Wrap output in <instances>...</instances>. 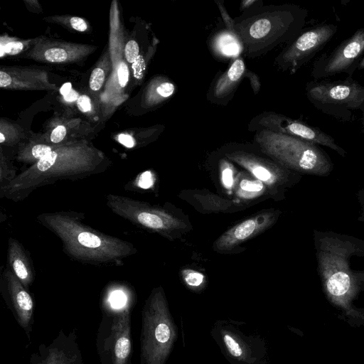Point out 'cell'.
Listing matches in <instances>:
<instances>
[{
	"label": "cell",
	"mask_w": 364,
	"mask_h": 364,
	"mask_svg": "<svg viewBox=\"0 0 364 364\" xmlns=\"http://www.w3.org/2000/svg\"><path fill=\"white\" fill-rule=\"evenodd\" d=\"M258 3H259V1H258L257 0L242 1L240 4V11H242L243 12L247 9H251L254 6L257 5Z\"/></svg>",
	"instance_id": "f35d334b"
},
{
	"label": "cell",
	"mask_w": 364,
	"mask_h": 364,
	"mask_svg": "<svg viewBox=\"0 0 364 364\" xmlns=\"http://www.w3.org/2000/svg\"><path fill=\"white\" fill-rule=\"evenodd\" d=\"M111 164L103 151L85 139L62 144L18 173L9 184L0 187V197L18 203L39 188L102 173Z\"/></svg>",
	"instance_id": "6da1fadb"
},
{
	"label": "cell",
	"mask_w": 364,
	"mask_h": 364,
	"mask_svg": "<svg viewBox=\"0 0 364 364\" xmlns=\"http://www.w3.org/2000/svg\"><path fill=\"white\" fill-rule=\"evenodd\" d=\"M105 200L114 214L147 231L169 236L185 227L181 220L160 206L112 193L106 195Z\"/></svg>",
	"instance_id": "30bf717a"
},
{
	"label": "cell",
	"mask_w": 364,
	"mask_h": 364,
	"mask_svg": "<svg viewBox=\"0 0 364 364\" xmlns=\"http://www.w3.org/2000/svg\"><path fill=\"white\" fill-rule=\"evenodd\" d=\"M336 31V26L328 23L302 32L276 57V67L290 73H295L331 41Z\"/></svg>",
	"instance_id": "4fadbf2b"
},
{
	"label": "cell",
	"mask_w": 364,
	"mask_h": 364,
	"mask_svg": "<svg viewBox=\"0 0 364 364\" xmlns=\"http://www.w3.org/2000/svg\"><path fill=\"white\" fill-rule=\"evenodd\" d=\"M58 145L49 144L30 139L28 141L22 142L18 145L16 159L19 163L31 166L50 153Z\"/></svg>",
	"instance_id": "603a6c76"
},
{
	"label": "cell",
	"mask_w": 364,
	"mask_h": 364,
	"mask_svg": "<svg viewBox=\"0 0 364 364\" xmlns=\"http://www.w3.org/2000/svg\"><path fill=\"white\" fill-rule=\"evenodd\" d=\"M176 92V85L167 77L154 80L146 92V102L150 107L161 103L170 98Z\"/></svg>",
	"instance_id": "cb8c5ba5"
},
{
	"label": "cell",
	"mask_w": 364,
	"mask_h": 364,
	"mask_svg": "<svg viewBox=\"0 0 364 364\" xmlns=\"http://www.w3.org/2000/svg\"><path fill=\"white\" fill-rule=\"evenodd\" d=\"M6 266L13 272L24 287L29 290L35 280L32 260L23 245L16 239H8Z\"/></svg>",
	"instance_id": "44dd1931"
},
{
	"label": "cell",
	"mask_w": 364,
	"mask_h": 364,
	"mask_svg": "<svg viewBox=\"0 0 364 364\" xmlns=\"http://www.w3.org/2000/svg\"><path fill=\"white\" fill-rule=\"evenodd\" d=\"M0 292L7 308L30 341L34 323L35 302L29 291L7 266L0 275Z\"/></svg>",
	"instance_id": "5bb4252c"
},
{
	"label": "cell",
	"mask_w": 364,
	"mask_h": 364,
	"mask_svg": "<svg viewBox=\"0 0 364 364\" xmlns=\"http://www.w3.org/2000/svg\"><path fill=\"white\" fill-rule=\"evenodd\" d=\"M364 55V28L357 30L329 55H323L315 63L312 75L326 77L353 72Z\"/></svg>",
	"instance_id": "9a60e30c"
},
{
	"label": "cell",
	"mask_w": 364,
	"mask_h": 364,
	"mask_svg": "<svg viewBox=\"0 0 364 364\" xmlns=\"http://www.w3.org/2000/svg\"><path fill=\"white\" fill-rule=\"evenodd\" d=\"M222 182L226 188H230L233 185V171L232 166L226 161L222 164Z\"/></svg>",
	"instance_id": "4dcf8cb0"
},
{
	"label": "cell",
	"mask_w": 364,
	"mask_h": 364,
	"mask_svg": "<svg viewBox=\"0 0 364 364\" xmlns=\"http://www.w3.org/2000/svg\"><path fill=\"white\" fill-rule=\"evenodd\" d=\"M97 47L93 45L70 43L46 37L36 40L24 58L48 64L80 63L93 53Z\"/></svg>",
	"instance_id": "2e32d148"
},
{
	"label": "cell",
	"mask_w": 364,
	"mask_h": 364,
	"mask_svg": "<svg viewBox=\"0 0 364 364\" xmlns=\"http://www.w3.org/2000/svg\"><path fill=\"white\" fill-rule=\"evenodd\" d=\"M48 72L38 66H1L0 87L6 90L57 91Z\"/></svg>",
	"instance_id": "ac0fdd59"
},
{
	"label": "cell",
	"mask_w": 364,
	"mask_h": 364,
	"mask_svg": "<svg viewBox=\"0 0 364 364\" xmlns=\"http://www.w3.org/2000/svg\"><path fill=\"white\" fill-rule=\"evenodd\" d=\"M139 47L134 40L129 41L124 46V56L129 63H134L138 59Z\"/></svg>",
	"instance_id": "f546056e"
},
{
	"label": "cell",
	"mask_w": 364,
	"mask_h": 364,
	"mask_svg": "<svg viewBox=\"0 0 364 364\" xmlns=\"http://www.w3.org/2000/svg\"><path fill=\"white\" fill-rule=\"evenodd\" d=\"M309 100L318 109L348 120L352 112L364 109V86L352 79L338 82H311L306 85Z\"/></svg>",
	"instance_id": "9c48e42d"
},
{
	"label": "cell",
	"mask_w": 364,
	"mask_h": 364,
	"mask_svg": "<svg viewBox=\"0 0 364 364\" xmlns=\"http://www.w3.org/2000/svg\"><path fill=\"white\" fill-rule=\"evenodd\" d=\"M178 329L161 287L152 289L141 310L140 363L166 364Z\"/></svg>",
	"instance_id": "8992f818"
},
{
	"label": "cell",
	"mask_w": 364,
	"mask_h": 364,
	"mask_svg": "<svg viewBox=\"0 0 364 364\" xmlns=\"http://www.w3.org/2000/svg\"><path fill=\"white\" fill-rule=\"evenodd\" d=\"M245 72L244 60L240 56L225 72L218 74L213 80L208 90V100L211 103L226 105L232 98Z\"/></svg>",
	"instance_id": "ffe728a7"
},
{
	"label": "cell",
	"mask_w": 364,
	"mask_h": 364,
	"mask_svg": "<svg viewBox=\"0 0 364 364\" xmlns=\"http://www.w3.org/2000/svg\"><path fill=\"white\" fill-rule=\"evenodd\" d=\"M210 334L230 364H267V341L249 328L243 321L230 318L217 320Z\"/></svg>",
	"instance_id": "52a82bcc"
},
{
	"label": "cell",
	"mask_w": 364,
	"mask_h": 364,
	"mask_svg": "<svg viewBox=\"0 0 364 364\" xmlns=\"http://www.w3.org/2000/svg\"><path fill=\"white\" fill-rule=\"evenodd\" d=\"M80 96V94L76 90H75L74 89H72L71 91L68 94L63 96V97L65 102H76Z\"/></svg>",
	"instance_id": "8d00e7d4"
},
{
	"label": "cell",
	"mask_w": 364,
	"mask_h": 364,
	"mask_svg": "<svg viewBox=\"0 0 364 364\" xmlns=\"http://www.w3.org/2000/svg\"><path fill=\"white\" fill-rule=\"evenodd\" d=\"M131 307L103 309L95 341L101 364H132Z\"/></svg>",
	"instance_id": "ba28073f"
},
{
	"label": "cell",
	"mask_w": 364,
	"mask_h": 364,
	"mask_svg": "<svg viewBox=\"0 0 364 364\" xmlns=\"http://www.w3.org/2000/svg\"><path fill=\"white\" fill-rule=\"evenodd\" d=\"M354 279L360 287L364 285V270H354L353 271Z\"/></svg>",
	"instance_id": "74e56055"
},
{
	"label": "cell",
	"mask_w": 364,
	"mask_h": 364,
	"mask_svg": "<svg viewBox=\"0 0 364 364\" xmlns=\"http://www.w3.org/2000/svg\"><path fill=\"white\" fill-rule=\"evenodd\" d=\"M276 220L275 214L261 213L250 218L224 232L216 241L218 250H229L267 229Z\"/></svg>",
	"instance_id": "d6986e66"
},
{
	"label": "cell",
	"mask_w": 364,
	"mask_h": 364,
	"mask_svg": "<svg viewBox=\"0 0 364 364\" xmlns=\"http://www.w3.org/2000/svg\"><path fill=\"white\" fill-rule=\"evenodd\" d=\"M186 284L191 289L197 290L203 287L205 277L203 274L192 269H186L182 272Z\"/></svg>",
	"instance_id": "4316f807"
},
{
	"label": "cell",
	"mask_w": 364,
	"mask_h": 364,
	"mask_svg": "<svg viewBox=\"0 0 364 364\" xmlns=\"http://www.w3.org/2000/svg\"><path fill=\"white\" fill-rule=\"evenodd\" d=\"M84 218L83 213L59 210L41 213L36 220L60 240L70 259L83 264L121 266L137 252L133 243L90 227Z\"/></svg>",
	"instance_id": "7a4b0ae2"
},
{
	"label": "cell",
	"mask_w": 364,
	"mask_h": 364,
	"mask_svg": "<svg viewBox=\"0 0 364 364\" xmlns=\"http://www.w3.org/2000/svg\"><path fill=\"white\" fill-rule=\"evenodd\" d=\"M118 140L119 143L127 148H132L136 144L134 139L131 135L124 133L120 134L118 136Z\"/></svg>",
	"instance_id": "d590c367"
},
{
	"label": "cell",
	"mask_w": 364,
	"mask_h": 364,
	"mask_svg": "<svg viewBox=\"0 0 364 364\" xmlns=\"http://www.w3.org/2000/svg\"><path fill=\"white\" fill-rule=\"evenodd\" d=\"M248 129L250 132L265 130L291 136L312 144L326 146L343 157L346 155V151L337 144L331 136L316 127L282 114L263 112L251 119Z\"/></svg>",
	"instance_id": "7c38bea8"
},
{
	"label": "cell",
	"mask_w": 364,
	"mask_h": 364,
	"mask_svg": "<svg viewBox=\"0 0 364 364\" xmlns=\"http://www.w3.org/2000/svg\"><path fill=\"white\" fill-rule=\"evenodd\" d=\"M264 189L263 183L259 181H252L243 179L240 183V191L238 193L241 196H253L259 194Z\"/></svg>",
	"instance_id": "83f0119b"
},
{
	"label": "cell",
	"mask_w": 364,
	"mask_h": 364,
	"mask_svg": "<svg viewBox=\"0 0 364 364\" xmlns=\"http://www.w3.org/2000/svg\"><path fill=\"white\" fill-rule=\"evenodd\" d=\"M25 138L23 130L16 124L7 119H0V144L5 146H14L22 143Z\"/></svg>",
	"instance_id": "d4e9b609"
},
{
	"label": "cell",
	"mask_w": 364,
	"mask_h": 364,
	"mask_svg": "<svg viewBox=\"0 0 364 364\" xmlns=\"http://www.w3.org/2000/svg\"><path fill=\"white\" fill-rule=\"evenodd\" d=\"M224 156L230 161L242 166L258 181L269 187L286 186L299 180V173L290 171L269 158L249 149L248 146L230 144L223 149Z\"/></svg>",
	"instance_id": "8fae6325"
},
{
	"label": "cell",
	"mask_w": 364,
	"mask_h": 364,
	"mask_svg": "<svg viewBox=\"0 0 364 364\" xmlns=\"http://www.w3.org/2000/svg\"><path fill=\"white\" fill-rule=\"evenodd\" d=\"M361 122H362V125L364 127V109L362 112Z\"/></svg>",
	"instance_id": "b9f144b4"
},
{
	"label": "cell",
	"mask_w": 364,
	"mask_h": 364,
	"mask_svg": "<svg viewBox=\"0 0 364 364\" xmlns=\"http://www.w3.org/2000/svg\"><path fill=\"white\" fill-rule=\"evenodd\" d=\"M17 175L16 168L13 166L8 156H6L1 149L0 187L9 184L17 176Z\"/></svg>",
	"instance_id": "484cf974"
},
{
	"label": "cell",
	"mask_w": 364,
	"mask_h": 364,
	"mask_svg": "<svg viewBox=\"0 0 364 364\" xmlns=\"http://www.w3.org/2000/svg\"><path fill=\"white\" fill-rule=\"evenodd\" d=\"M357 69L359 70H364V55L359 62Z\"/></svg>",
	"instance_id": "60d3db41"
},
{
	"label": "cell",
	"mask_w": 364,
	"mask_h": 364,
	"mask_svg": "<svg viewBox=\"0 0 364 364\" xmlns=\"http://www.w3.org/2000/svg\"><path fill=\"white\" fill-rule=\"evenodd\" d=\"M317 272L325 293L335 304L348 309L360 287L350 267L353 257H364V240L333 231H314Z\"/></svg>",
	"instance_id": "277c9868"
},
{
	"label": "cell",
	"mask_w": 364,
	"mask_h": 364,
	"mask_svg": "<svg viewBox=\"0 0 364 364\" xmlns=\"http://www.w3.org/2000/svg\"><path fill=\"white\" fill-rule=\"evenodd\" d=\"M24 48V43L22 41H14L7 43L4 46V52L9 55H16L21 53Z\"/></svg>",
	"instance_id": "836d02e7"
},
{
	"label": "cell",
	"mask_w": 364,
	"mask_h": 364,
	"mask_svg": "<svg viewBox=\"0 0 364 364\" xmlns=\"http://www.w3.org/2000/svg\"><path fill=\"white\" fill-rule=\"evenodd\" d=\"M106 71L103 66H97L91 73L89 86L92 91L98 92L102 87L105 80Z\"/></svg>",
	"instance_id": "f1b7e54d"
},
{
	"label": "cell",
	"mask_w": 364,
	"mask_h": 364,
	"mask_svg": "<svg viewBox=\"0 0 364 364\" xmlns=\"http://www.w3.org/2000/svg\"><path fill=\"white\" fill-rule=\"evenodd\" d=\"M76 105L78 109L83 113L89 112L92 109L91 99L86 95H81L76 102Z\"/></svg>",
	"instance_id": "e575fe53"
},
{
	"label": "cell",
	"mask_w": 364,
	"mask_h": 364,
	"mask_svg": "<svg viewBox=\"0 0 364 364\" xmlns=\"http://www.w3.org/2000/svg\"><path fill=\"white\" fill-rule=\"evenodd\" d=\"M253 145L282 166L298 173L327 176L333 168L328 155L317 144L276 132H255Z\"/></svg>",
	"instance_id": "5b68a950"
},
{
	"label": "cell",
	"mask_w": 364,
	"mask_h": 364,
	"mask_svg": "<svg viewBox=\"0 0 364 364\" xmlns=\"http://www.w3.org/2000/svg\"><path fill=\"white\" fill-rule=\"evenodd\" d=\"M305 16L306 11L295 5L258 3L233 19V32L242 46L243 55L255 58L295 39Z\"/></svg>",
	"instance_id": "3957f363"
},
{
	"label": "cell",
	"mask_w": 364,
	"mask_h": 364,
	"mask_svg": "<svg viewBox=\"0 0 364 364\" xmlns=\"http://www.w3.org/2000/svg\"><path fill=\"white\" fill-rule=\"evenodd\" d=\"M72 85L70 82H65L63 84L61 87L59 89V92L60 95L63 97L68 94L72 90Z\"/></svg>",
	"instance_id": "ab89813d"
},
{
	"label": "cell",
	"mask_w": 364,
	"mask_h": 364,
	"mask_svg": "<svg viewBox=\"0 0 364 364\" xmlns=\"http://www.w3.org/2000/svg\"><path fill=\"white\" fill-rule=\"evenodd\" d=\"M209 45L213 55L219 58L231 57L236 59L242 53V46L238 37L228 29L215 35Z\"/></svg>",
	"instance_id": "7402d4cb"
},
{
	"label": "cell",
	"mask_w": 364,
	"mask_h": 364,
	"mask_svg": "<svg viewBox=\"0 0 364 364\" xmlns=\"http://www.w3.org/2000/svg\"><path fill=\"white\" fill-rule=\"evenodd\" d=\"M30 364H85L75 329L60 330L48 343H41L30 357Z\"/></svg>",
	"instance_id": "e0dca14e"
},
{
	"label": "cell",
	"mask_w": 364,
	"mask_h": 364,
	"mask_svg": "<svg viewBox=\"0 0 364 364\" xmlns=\"http://www.w3.org/2000/svg\"><path fill=\"white\" fill-rule=\"evenodd\" d=\"M70 26L75 31L84 32L87 30V23L85 19L78 16H71L69 18Z\"/></svg>",
	"instance_id": "d6a6232c"
},
{
	"label": "cell",
	"mask_w": 364,
	"mask_h": 364,
	"mask_svg": "<svg viewBox=\"0 0 364 364\" xmlns=\"http://www.w3.org/2000/svg\"><path fill=\"white\" fill-rule=\"evenodd\" d=\"M129 72L127 65L121 62L117 68L118 82L121 87H124L129 81Z\"/></svg>",
	"instance_id": "1f68e13d"
}]
</instances>
